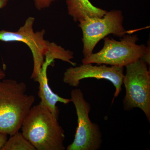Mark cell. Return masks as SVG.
Here are the masks:
<instances>
[{
	"label": "cell",
	"mask_w": 150,
	"mask_h": 150,
	"mask_svg": "<svg viewBox=\"0 0 150 150\" xmlns=\"http://www.w3.org/2000/svg\"><path fill=\"white\" fill-rule=\"evenodd\" d=\"M1 150H36L23 135L18 132L8 139Z\"/></svg>",
	"instance_id": "8fae6325"
},
{
	"label": "cell",
	"mask_w": 150,
	"mask_h": 150,
	"mask_svg": "<svg viewBox=\"0 0 150 150\" xmlns=\"http://www.w3.org/2000/svg\"><path fill=\"white\" fill-rule=\"evenodd\" d=\"M9 0H0V9L4 8L7 5Z\"/></svg>",
	"instance_id": "9a60e30c"
},
{
	"label": "cell",
	"mask_w": 150,
	"mask_h": 150,
	"mask_svg": "<svg viewBox=\"0 0 150 150\" xmlns=\"http://www.w3.org/2000/svg\"><path fill=\"white\" fill-rule=\"evenodd\" d=\"M6 74L4 71L0 69V80H3L6 77Z\"/></svg>",
	"instance_id": "2e32d148"
},
{
	"label": "cell",
	"mask_w": 150,
	"mask_h": 150,
	"mask_svg": "<svg viewBox=\"0 0 150 150\" xmlns=\"http://www.w3.org/2000/svg\"><path fill=\"white\" fill-rule=\"evenodd\" d=\"M122 11L112 10L100 18L86 17L79 21L83 33L84 58L93 53L94 48L101 39L110 34L122 38L127 31L123 26Z\"/></svg>",
	"instance_id": "52a82bcc"
},
{
	"label": "cell",
	"mask_w": 150,
	"mask_h": 150,
	"mask_svg": "<svg viewBox=\"0 0 150 150\" xmlns=\"http://www.w3.org/2000/svg\"><path fill=\"white\" fill-rule=\"evenodd\" d=\"M71 99L76 108L78 126L74 141L67 147V150H99L102 146V134L98 125L91 121V105L80 88L71 91Z\"/></svg>",
	"instance_id": "8992f818"
},
{
	"label": "cell",
	"mask_w": 150,
	"mask_h": 150,
	"mask_svg": "<svg viewBox=\"0 0 150 150\" xmlns=\"http://www.w3.org/2000/svg\"><path fill=\"white\" fill-rule=\"evenodd\" d=\"M69 15L76 22L86 17L100 18L107 11L93 5L89 0H66Z\"/></svg>",
	"instance_id": "30bf717a"
},
{
	"label": "cell",
	"mask_w": 150,
	"mask_h": 150,
	"mask_svg": "<svg viewBox=\"0 0 150 150\" xmlns=\"http://www.w3.org/2000/svg\"><path fill=\"white\" fill-rule=\"evenodd\" d=\"M123 67L104 64L94 66L92 64H82L78 67L67 69L64 73L63 81L64 83L73 87H77L84 79L94 78L109 81L115 88L114 98L118 97L122 91L124 77Z\"/></svg>",
	"instance_id": "ba28073f"
},
{
	"label": "cell",
	"mask_w": 150,
	"mask_h": 150,
	"mask_svg": "<svg viewBox=\"0 0 150 150\" xmlns=\"http://www.w3.org/2000/svg\"><path fill=\"white\" fill-rule=\"evenodd\" d=\"M35 8L40 11L50 7L51 4L56 0H33Z\"/></svg>",
	"instance_id": "7c38bea8"
},
{
	"label": "cell",
	"mask_w": 150,
	"mask_h": 150,
	"mask_svg": "<svg viewBox=\"0 0 150 150\" xmlns=\"http://www.w3.org/2000/svg\"><path fill=\"white\" fill-rule=\"evenodd\" d=\"M54 61L45 59L42 66L40 75L35 81L39 83L38 94L40 98V103L46 106L54 114L59 118V110L56 106L57 103L60 102L64 104H68L71 102V98H66L59 96L52 91L48 84L47 77V69L48 66L54 63Z\"/></svg>",
	"instance_id": "9c48e42d"
},
{
	"label": "cell",
	"mask_w": 150,
	"mask_h": 150,
	"mask_svg": "<svg viewBox=\"0 0 150 150\" xmlns=\"http://www.w3.org/2000/svg\"><path fill=\"white\" fill-rule=\"evenodd\" d=\"M8 135L0 133V150H1L8 140Z\"/></svg>",
	"instance_id": "5bb4252c"
},
{
	"label": "cell",
	"mask_w": 150,
	"mask_h": 150,
	"mask_svg": "<svg viewBox=\"0 0 150 150\" xmlns=\"http://www.w3.org/2000/svg\"><path fill=\"white\" fill-rule=\"evenodd\" d=\"M59 118L39 103L25 118L22 134L37 150H64L65 131Z\"/></svg>",
	"instance_id": "6da1fadb"
},
{
	"label": "cell",
	"mask_w": 150,
	"mask_h": 150,
	"mask_svg": "<svg viewBox=\"0 0 150 150\" xmlns=\"http://www.w3.org/2000/svg\"><path fill=\"white\" fill-rule=\"evenodd\" d=\"M35 20L34 18L30 17L16 32L5 30L0 31V41L21 42L29 47L33 57V67L31 79L34 81L40 75L45 57L53 56L60 48V46L56 43L45 40V30L34 32L33 26Z\"/></svg>",
	"instance_id": "5b68a950"
},
{
	"label": "cell",
	"mask_w": 150,
	"mask_h": 150,
	"mask_svg": "<svg viewBox=\"0 0 150 150\" xmlns=\"http://www.w3.org/2000/svg\"><path fill=\"white\" fill-rule=\"evenodd\" d=\"M123 84L126 93L123 108L130 111L140 108L150 122V72L148 65L142 59L126 67Z\"/></svg>",
	"instance_id": "277c9868"
},
{
	"label": "cell",
	"mask_w": 150,
	"mask_h": 150,
	"mask_svg": "<svg viewBox=\"0 0 150 150\" xmlns=\"http://www.w3.org/2000/svg\"><path fill=\"white\" fill-rule=\"evenodd\" d=\"M0 80V133L12 136L21 129L35 101L26 93L27 86L14 80Z\"/></svg>",
	"instance_id": "7a4b0ae2"
},
{
	"label": "cell",
	"mask_w": 150,
	"mask_h": 150,
	"mask_svg": "<svg viewBox=\"0 0 150 150\" xmlns=\"http://www.w3.org/2000/svg\"><path fill=\"white\" fill-rule=\"evenodd\" d=\"M120 40L106 36L104 46L95 54L82 60V64H97L126 67L141 59L147 51L148 46L139 45L137 35H125Z\"/></svg>",
	"instance_id": "3957f363"
},
{
	"label": "cell",
	"mask_w": 150,
	"mask_h": 150,
	"mask_svg": "<svg viewBox=\"0 0 150 150\" xmlns=\"http://www.w3.org/2000/svg\"><path fill=\"white\" fill-rule=\"evenodd\" d=\"M150 41H149V44L148 45L147 51L146 53L142 56L141 59H142L148 65V66H150Z\"/></svg>",
	"instance_id": "4fadbf2b"
}]
</instances>
